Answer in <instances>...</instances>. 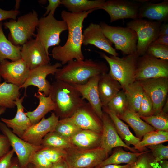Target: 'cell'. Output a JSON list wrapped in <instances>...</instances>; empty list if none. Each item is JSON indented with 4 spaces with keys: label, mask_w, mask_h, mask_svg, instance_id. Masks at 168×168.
I'll list each match as a JSON object with an SVG mask.
<instances>
[{
    "label": "cell",
    "mask_w": 168,
    "mask_h": 168,
    "mask_svg": "<svg viewBox=\"0 0 168 168\" xmlns=\"http://www.w3.org/2000/svg\"><path fill=\"white\" fill-rule=\"evenodd\" d=\"M39 151L52 164L65 159L66 154L65 150L51 147H43Z\"/></svg>",
    "instance_id": "39"
},
{
    "label": "cell",
    "mask_w": 168,
    "mask_h": 168,
    "mask_svg": "<svg viewBox=\"0 0 168 168\" xmlns=\"http://www.w3.org/2000/svg\"><path fill=\"white\" fill-rule=\"evenodd\" d=\"M41 146L67 150L74 147L69 139L65 138L54 131L48 133L43 138Z\"/></svg>",
    "instance_id": "35"
},
{
    "label": "cell",
    "mask_w": 168,
    "mask_h": 168,
    "mask_svg": "<svg viewBox=\"0 0 168 168\" xmlns=\"http://www.w3.org/2000/svg\"><path fill=\"white\" fill-rule=\"evenodd\" d=\"M131 164L121 165L117 164H110L103 166L100 168H129Z\"/></svg>",
    "instance_id": "52"
},
{
    "label": "cell",
    "mask_w": 168,
    "mask_h": 168,
    "mask_svg": "<svg viewBox=\"0 0 168 168\" xmlns=\"http://www.w3.org/2000/svg\"><path fill=\"white\" fill-rule=\"evenodd\" d=\"M30 69L21 58L14 61L4 60L0 62V75L5 81L19 87L29 76Z\"/></svg>",
    "instance_id": "16"
},
{
    "label": "cell",
    "mask_w": 168,
    "mask_h": 168,
    "mask_svg": "<svg viewBox=\"0 0 168 168\" xmlns=\"http://www.w3.org/2000/svg\"><path fill=\"white\" fill-rule=\"evenodd\" d=\"M152 43L168 46V35L159 36Z\"/></svg>",
    "instance_id": "49"
},
{
    "label": "cell",
    "mask_w": 168,
    "mask_h": 168,
    "mask_svg": "<svg viewBox=\"0 0 168 168\" xmlns=\"http://www.w3.org/2000/svg\"><path fill=\"white\" fill-rule=\"evenodd\" d=\"M118 117L128 124L134 131L136 137L141 139L147 133L156 130L142 119L137 113L128 109Z\"/></svg>",
    "instance_id": "26"
},
{
    "label": "cell",
    "mask_w": 168,
    "mask_h": 168,
    "mask_svg": "<svg viewBox=\"0 0 168 168\" xmlns=\"http://www.w3.org/2000/svg\"><path fill=\"white\" fill-rule=\"evenodd\" d=\"M152 152L155 162L158 164L160 161L168 159V146L162 143L147 147Z\"/></svg>",
    "instance_id": "42"
},
{
    "label": "cell",
    "mask_w": 168,
    "mask_h": 168,
    "mask_svg": "<svg viewBox=\"0 0 168 168\" xmlns=\"http://www.w3.org/2000/svg\"><path fill=\"white\" fill-rule=\"evenodd\" d=\"M139 81L152 103V115L159 113L167 98L168 78H152Z\"/></svg>",
    "instance_id": "11"
},
{
    "label": "cell",
    "mask_w": 168,
    "mask_h": 168,
    "mask_svg": "<svg viewBox=\"0 0 168 168\" xmlns=\"http://www.w3.org/2000/svg\"><path fill=\"white\" fill-rule=\"evenodd\" d=\"M10 144L7 138L0 134V159L9 151Z\"/></svg>",
    "instance_id": "45"
},
{
    "label": "cell",
    "mask_w": 168,
    "mask_h": 168,
    "mask_svg": "<svg viewBox=\"0 0 168 168\" xmlns=\"http://www.w3.org/2000/svg\"><path fill=\"white\" fill-rule=\"evenodd\" d=\"M62 65L61 63H56L53 65H42L30 70L28 78L20 87V89H25L24 95L26 96L27 88L30 86H33L38 88V92H41L46 96H49L51 84L46 79V77L50 74L55 75L59 68L61 67Z\"/></svg>",
    "instance_id": "13"
},
{
    "label": "cell",
    "mask_w": 168,
    "mask_h": 168,
    "mask_svg": "<svg viewBox=\"0 0 168 168\" xmlns=\"http://www.w3.org/2000/svg\"><path fill=\"white\" fill-rule=\"evenodd\" d=\"M21 46L16 45L6 37L0 22V62L4 60L14 61L21 58Z\"/></svg>",
    "instance_id": "29"
},
{
    "label": "cell",
    "mask_w": 168,
    "mask_h": 168,
    "mask_svg": "<svg viewBox=\"0 0 168 168\" xmlns=\"http://www.w3.org/2000/svg\"><path fill=\"white\" fill-rule=\"evenodd\" d=\"M6 110V108L2 107H0V116L2 114H3Z\"/></svg>",
    "instance_id": "56"
},
{
    "label": "cell",
    "mask_w": 168,
    "mask_h": 168,
    "mask_svg": "<svg viewBox=\"0 0 168 168\" xmlns=\"http://www.w3.org/2000/svg\"><path fill=\"white\" fill-rule=\"evenodd\" d=\"M146 54L157 58L168 60V46L152 43Z\"/></svg>",
    "instance_id": "41"
},
{
    "label": "cell",
    "mask_w": 168,
    "mask_h": 168,
    "mask_svg": "<svg viewBox=\"0 0 168 168\" xmlns=\"http://www.w3.org/2000/svg\"><path fill=\"white\" fill-rule=\"evenodd\" d=\"M168 141V132L154 130L150 132L135 146L136 150L142 152L146 147L162 143Z\"/></svg>",
    "instance_id": "34"
},
{
    "label": "cell",
    "mask_w": 168,
    "mask_h": 168,
    "mask_svg": "<svg viewBox=\"0 0 168 168\" xmlns=\"http://www.w3.org/2000/svg\"><path fill=\"white\" fill-rule=\"evenodd\" d=\"M54 15L49 13L47 16L39 19L36 28V37L42 43L49 54V48L59 45L61 34L68 29L66 22L63 20L56 19Z\"/></svg>",
    "instance_id": "6"
},
{
    "label": "cell",
    "mask_w": 168,
    "mask_h": 168,
    "mask_svg": "<svg viewBox=\"0 0 168 168\" xmlns=\"http://www.w3.org/2000/svg\"><path fill=\"white\" fill-rule=\"evenodd\" d=\"M49 168H69L65 159L57 163L53 164Z\"/></svg>",
    "instance_id": "50"
},
{
    "label": "cell",
    "mask_w": 168,
    "mask_h": 168,
    "mask_svg": "<svg viewBox=\"0 0 168 168\" xmlns=\"http://www.w3.org/2000/svg\"><path fill=\"white\" fill-rule=\"evenodd\" d=\"M34 96L39 100L38 105L34 110L25 112L32 124L39 122L47 114L54 111L56 108L49 95L46 96L42 92H38L35 93Z\"/></svg>",
    "instance_id": "27"
},
{
    "label": "cell",
    "mask_w": 168,
    "mask_h": 168,
    "mask_svg": "<svg viewBox=\"0 0 168 168\" xmlns=\"http://www.w3.org/2000/svg\"><path fill=\"white\" fill-rule=\"evenodd\" d=\"M162 23L143 19L132 20L127 27L133 30L137 36L136 53L140 56L146 54L149 45L158 37Z\"/></svg>",
    "instance_id": "9"
},
{
    "label": "cell",
    "mask_w": 168,
    "mask_h": 168,
    "mask_svg": "<svg viewBox=\"0 0 168 168\" xmlns=\"http://www.w3.org/2000/svg\"><path fill=\"white\" fill-rule=\"evenodd\" d=\"M0 130L8 138L23 168L29 164L30 159L33 154L43 147L42 146L34 145L24 141L15 134L2 122H0Z\"/></svg>",
    "instance_id": "12"
},
{
    "label": "cell",
    "mask_w": 168,
    "mask_h": 168,
    "mask_svg": "<svg viewBox=\"0 0 168 168\" xmlns=\"http://www.w3.org/2000/svg\"><path fill=\"white\" fill-rule=\"evenodd\" d=\"M25 96L18 98L14 102L17 107V112L15 117L11 119L2 118L1 121L8 128L12 129V132L21 138L27 130L32 125L30 119L24 112L22 105Z\"/></svg>",
    "instance_id": "22"
},
{
    "label": "cell",
    "mask_w": 168,
    "mask_h": 168,
    "mask_svg": "<svg viewBox=\"0 0 168 168\" xmlns=\"http://www.w3.org/2000/svg\"><path fill=\"white\" fill-rule=\"evenodd\" d=\"M122 89L119 83L109 73L104 72L101 74L98 90L102 107H107L109 101Z\"/></svg>",
    "instance_id": "24"
},
{
    "label": "cell",
    "mask_w": 168,
    "mask_h": 168,
    "mask_svg": "<svg viewBox=\"0 0 168 168\" xmlns=\"http://www.w3.org/2000/svg\"><path fill=\"white\" fill-rule=\"evenodd\" d=\"M105 0H62L61 4L65 7L69 12L77 13L90 10L100 9Z\"/></svg>",
    "instance_id": "32"
},
{
    "label": "cell",
    "mask_w": 168,
    "mask_h": 168,
    "mask_svg": "<svg viewBox=\"0 0 168 168\" xmlns=\"http://www.w3.org/2000/svg\"><path fill=\"white\" fill-rule=\"evenodd\" d=\"M145 122L156 130L168 132V115L162 111L156 115L141 117Z\"/></svg>",
    "instance_id": "38"
},
{
    "label": "cell",
    "mask_w": 168,
    "mask_h": 168,
    "mask_svg": "<svg viewBox=\"0 0 168 168\" xmlns=\"http://www.w3.org/2000/svg\"><path fill=\"white\" fill-rule=\"evenodd\" d=\"M159 77L168 78V60L157 58L147 54L139 56L135 81Z\"/></svg>",
    "instance_id": "10"
},
{
    "label": "cell",
    "mask_w": 168,
    "mask_h": 168,
    "mask_svg": "<svg viewBox=\"0 0 168 168\" xmlns=\"http://www.w3.org/2000/svg\"><path fill=\"white\" fill-rule=\"evenodd\" d=\"M49 4L46 8V11L43 16H45L49 13L54 15L56 9L61 4L60 0H48Z\"/></svg>",
    "instance_id": "48"
},
{
    "label": "cell",
    "mask_w": 168,
    "mask_h": 168,
    "mask_svg": "<svg viewBox=\"0 0 168 168\" xmlns=\"http://www.w3.org/2000/svg\"><path fill=\"white\" fill-rule=\"evenodd\" d=\"M101 121L102 131L100 147L108 153L114 148L123 147L132 152H137L134 148L127 145L118 134L114 124L108 115L103 111Z\"/></svg>",
    "instance_id": "19"
},
{
    "label": "cell",
    "mask_w": 168,
    "mask_h": 168,
    "mask_svg": "<svg viewBox=\"0 0 168 168\" xmlns=\"http://www.w3.org/2000/svg\"><path fill=\"white\" fill-rule=\"evenodd\" d=\"M79 128L102 133V124L88 102L85 101L70 117Z\"/></svg>",
    "instance_id": "17"
},
{
    "label": "cell",
    "mask_w": 168,
    "mask_h": 168,
    "mask_svg": "<svg viewBox=\"0 0 168 168\" xmlns=\"http://www.w3.org/2000/svg\"><path fill=\"white\" fill-rule=\"evenodd\" d=\"M58 120L59 117L54 112L47 118L44 117L38 123L33 124L21 138L32 144L41 146L44 138L54 131Z\"/></svg>",
    "instance_id": "18"
},
{
    "label": "cell",
    "mask_w": 168,
    "mask_h": 168,
    "mask_svg": "<svg viewBox=\"0 0 168 168\" xmlns=\"http://www.w3.org/2000/svg\"><path fill=\"white\" fill-rule=\"evenodd\" d=\"M39 19L35 10L20 16L16 21L11 19L5 22L3 25L6 29L10 31L9 38L15 45H22L36 36L35 32L38 25Z\"/></svg>",
    "instance_id": "5"
},
{
    "label": "cell",
    "mask_w": 168,
    "mask_h": 168,
    "mask_svg": "<svg viewBox=\"0 0 168 168\" xmlns=\"http://www.w3.org/2000/svg\"><path fill=\"white\" fill-rule=\"evenodd\" d=\"M147 18L162 22L168 19V0L159 3L143 2L139 8L138 19Z\"/></svg>",
    "instance_id": "23"
},
{
    "label": "cell",
    "mask_w": 168,
    "mask_h": 168,
    "mask_svg": "<svg viewBox=\"0 0 168 168\" xmlns=\"http://www.w3.org/2000/svg\"><path fill=\"white\" fill-rule=\"evenodd\" d=\"M83 44L93 45L113 56H118L112 43L105 35L99 24L91 23L83 33Z\"/></svg>",
    "instance_id": "20"
},
{
    "label": "cell",
    "mask_w": 168,
    "mask_h": 168,
    "mask_svg": "<svg viewBox=\"0 0 168 168\" xmlns=\"http://www.w3.org/2000/svg\"><path fill=\"white\" fill-rule=\"evenodd\" d=\"M29 163L32 164L35 168H49L53 165L39 151L33 154L30 159Z\"/></svg>",
    "instance_id": "43"
},
{
    "label": "cell",
    "mask_w": 168,
    "mask_h": 168,
    "mask_svg": "<svg viewBox=\"0 0 168 168\" xmlns=\"http://www.w3.org/2000/svg\"><path fill=\"white\" fill-rule=\"evenodd\" d=\"M108 68L103 62L91 59L73 60L68 62L55 74L56 80L72 85L83 84L91 78L107 72Z\"/></svg>",
    "instance_id": "2"
},
{
    "label": "cell",
    "mask_w": 168,
    "mask_h": 168,
    "mask_svg": "<svg viewBox=\"0 0 168 168\" xmlns=\"http://www.w3.org/2000/svg\"><path fill=\"white\" fill-rule=\"evenodd\" d=\"M24 168H35L32 164H31V165H29V164L26 167Z\"/></svg>",
    "instance_id": "57"
},
{
    "label": "cell",
    "mask_w": 168,
    "mask_h": 168,
    "mask_svg": "<svg viewBox=\"0 0 168 168\" xmlns=\"http://www.w3.org/2000/svg\"><path fill=\"white\" fill-rule=\"evenodd\" d=\"M21 55L30 70L50 64L49 54L36 37L30 39L22 45Z\"/></svg>",
    "instance_id": "15"
},
{
    "label": "cell",
    "mask_w": 168,
    "mask_h": 168,
    "mask_svg": "<svg viewBox=\"0 0 168 168\" xmlns=\"http://www.w3.org/2000/svg\"><path fill=\"white\" fill-rule=\"evenodd\" d=\"M18 86L6 82L0 83V107L13 108L15 101L21 95Z\"/></svg>",
    "instance_id": "30"
},
{
    "label": "cell",
    "mask_w": 168,
    "mask_h": 168,
    "mask_svg": "<svg viewBox=\"0 0 168 168\" xmlns=\"http://www.w3.org/2000/svg\"><path fill=\"white\" fill-rule=\"evenodd\" d=\"M150 151L139 156L137 160L130 165L129 168H157V164L156 163Z\"/></svg>",
    "instance_id": "40"
},
{
    "label": "cell",
    "mask_w": 168,
    "mask_h": 168,
    "mask_svg": "<svg viewBox=\"0 0 168 168\" xmlns=\"http://www.w3.org/2000/svg\"><path fill=\"white\" fill-rule=\"evenodd\" d=\"M66 151L65 160L69 168H95L107 158L108 154L100 147L91 149L73 147Z\"/></svg>",
    "instance_id": "8"
},
{
    "label": "cell",
    "mask_w": 168,
    "mask_h": 168,
    "mask_svg": "<svg viewBox=\"0 0 168 168\" xmlns=\"http://www.w3.org/2000/svg\"><path fill=\"white\" fill-rule=\"evenodd\" d=\"M99 25L106 37L114 44L115 49L125 55L136 52L137 36L133 30L127 27L111 26L104 22Z\"/></svg>",
    "instance_id": "7"
},
{
    "label": "cell",
    "mask_w": 168,
    "mask_h": 168,
    "mask_svg": "<svg viewBox=\"0 0 168 168\" xmlns=\"http://www.w3.org/2000/svg\"><path fill=\"white\" fill-rule=\"evenodd\" d=\"M124 91L128 100V109L137 113L144 94L140 82L139 81H135Z\"/></svg>",
    "instance_id": "33"
},
{
    "label": "cell",
    "mask_w": 168,
    "mask_h": 168,
    "mask_svg": "<svg viewBox=\"0 0 168 168\" xmlns=\"http://www.w3.org/2000/svg\"><path fill=\"white\" fill-rule=\"evenodd\" d=\"M81 130L69 117L59 120L54 131L62 136L70 139Z\"/></svg>",
    "instance_id": "37"
},
{
    "label": "cell",
    "mask_w": 168,
    "mask_h": 168,
    "mask_svg": "<svg viewBox=\"0 0 168 168\" xmlns=\"http://www.w3.org/2000/svg\"><path fill=\"white\" fill-rule=\"evenodd\" d=\"M148 151L128 152L119 148L116 150L110 157L107 158L98 166L95 168H100L110 164L119 165L124 163L131 164L137 160L139 156Z\"/></svg>",
    "instance_id": "31"
},
{
    "label": "cell",
    "mask_w": 168,
    "mask_h": 168,
    "mask_svg": "<svg viewBox=\"0 0 168 168\" xmlns=\"http://www.w3.org/2000/svg\"><path fill=\"white\" fill-rule=\"evenodd\" d=\"M9 168H21L16 164H12Z\"/></svg>",
    "instance_id": "55"
},
{
    "label": "cell",
    "mask_w": 168,
    "mask_h": 168,
    "mask_svg": "<svg viewBox=\"0 0 168 168\" xmlns=\"http://www.w3.org/2000/svg\"><path fill=\"white\" fill-rule=\"evenodd\" d=\"M19 13L17 10H6L0 8V22L8 19L16 20Z\"/></svg>",
    "instance_id": "46"
},
{
    "label": "cell",
    "mask_w": 168,
    "mask_h": 168,
    "mask_svg": "<svg viewBox=\"0 0 168 168\" xmlns=\"http://www.w3.org/2000/svg\"><path fill=\"white\" fill-rule=\"evenodd\" d=\"M153 107L151 100L144 92L138 114L140 117L152 115Z\"/></svg>",
    "instance_id": "44"
},
{
    "label": "cell",
    "mask_w": 168,
    "mask_h": 168,
    "mask_svg": "<svg viewBox=\"0 0 168 168\" xmlns=\"http://www.w3.org/2000/svg\"><path fill=\"white\" fill-rule=\"evenodd\" d=\"M95 10L92 9L77 13L64 10L61 12V18L67 25L68 37L63 46L58 45L53 48L52 55L54 59L60 61L62 65L66 64L75 59H84L82 50L83 40V23L88 15Z\"/></svg>",
    "instance_id": "1"
},
{
    "label": "cell",
    "mask_w": 168,
    "mask_h": 168,
    "mask_svg": "<svg viewBox=\"0 0 168 168\" xmlns=\"http://www.w3.org/2000/svg\"><path fill=\"white\" fill-rule=\"evenodd\" d=\"M159 162H160L159 168H168V161L167 160H162Z\"/></svg>",
    "instance_id": "53"
},
{
    "label": "cell",
    "mask_w": 168,
    "mask_h": 168,
    "mask_svg": "<svg viewBox=\"0 0 168 168\" xmlns=\"http://www.w3.org/2000/svg\"><path fill=\"white\" fill-rule=\"evenodd\" d=\"M100 75L91 78L84 84L72 85L80 94L82 99L87 100L96 114L101 120L102 107L98 90V84Z\"/></svg>",
    "instance_id": "21"
},
{
    "label": "cell",
    "mask_w": 168,
    "mask_h": 168,
    "mask_svg": "<svg viewBox=\"0 0 168 168\" xmlns=\"http://www.w3.org/2000/svg\"><path fill=\"white\" fill-rule=\"evenodd\" d=\"M102 109L103 111L109 116L120 137L127 145L130 147L131 145H133L134 147L141 140V139L133 134L128 125L124 123L114 112L107 107H102Z\"/></svg>",
    "instance_id": "28"
},
{
    "label": "cell",
    "mask_w": 168,
    "mask_h": 168,
    "mask_svg": "<svg viewBox=\"0 0 168 168\" xmlns=\"http://www.w3.org/2000/svg\"><path fill=\"white\" fill-rule=\"evenodd\" d=\"M127 0L106 1L100 9L105 11L109 15L110 22L126 19H138L139 8L142 4Z\"/></svg>",
    "instance_id": "14"
},
{
    "label": "cell",
    "mask_w": 168,
    "mask_h": 168,
    "mask_svg": "<svg viewBox=\"0 0 168 168\" xmlns=\"http://www.w3.org/2000/svg\"><path fill=\"white\" fill-rule=\"evenodd\" d=\"M164 35H168V24L167 23H162L160 26L159 36Z\"/></svg>",
    "instance_id": "51"
},
{
    "label": "cell",
    "mask_w": 168,
    "mask_h": 168,
    "mask_svg": "<svg viewBox=\"0 0 168 168\" xmlns=\"http://www.w3.org/2000/svg\"><path fill=\"white\" fill-rule=\"evenodd\" d=\"M101 134L94 131L81 129L69 139L74 147L91 149L100 146Z\"/></svg>",
    "instance_id": "25"
},
{
    "label": "cell",
    "mask_w": 168,
    "mask_h": 168,
    "mask_svg": "<svg viewBox=\"0 0 168 168\" xmlns=\"http://www.w3.org/2000/svg\"><path fill=\"white\" fill-rule=\"evenodd\" d=\"M107 107L117 116L123 114L128 107L124 91L122 89L120 90L109 101Z\"/></svg>",
    "instance_id": "36"
},
{
    "label": "cell",
    "mask_w": 168,
    "mask_h": 168,
    "mask_svg": "<svg viewBox=\"0 0 168 168\" xmlns=\"http://www.w3.org/2000/svg\"><path fill=\"white\" fill-rule=\"evenodd\" d=\"M1 80H2V79H1V75H0V83H1Z\"/></svg>",
    "instance_id": "58"
},
{
    "label": "cell",
    "mask_w": 168,
    "mask_h": 168,
    "mask_svg": "<svg viewBox=\"0 0 168 168\" xmlns=\"http://www.w3.org/2000/svg\"><path fill=\"white\" fill-rule=\"evenodd\" d=\"M163 112L167 113L168 111V98L167 100L163 107L162 110Z\"/></svg>",
    "instance_id": "54"
},
{
    "label": "cell",
    "mask_w": 168,
    "mask_h": 168,
    "mask_svg": "<svg viewBox=\"0 0 168 168\" xmlns=\"http://www.w3.org/2000/svg\"><path fill=\"white\" fill-rule=\"evenodd\" d=\"M49 95L56 105L54 112L62 119L70 117L85 102L72 85L59 80L51 84Z\"/></svg>",
    "instance_id": "3"
},
{
    "label": "cell",
    "mask_w": 168,
    "mask_h": 168,
    "mask_svg": "<svg viewBox=\"0 0 168 168\" xmlns=\"http://www.w3.org/2000/svg\"><path fill=\"white\" fill-rule=\"evenodd\" d=\"M100 56L108 63L109 74L120 84L124 90L135 82V74L139 55L136 52L122 58L107 56L103 52L99 53Z\"/></svg>",
    "instance_id": "4"
},
{
    "label": "cell",
    "mask_w": 168,
    "mask_h": 168,
    "mask_svg": "<svg viewBox=\"0 0 168 168\" xmlns=\"http://www.w3.org/2000/svg\"><path fill=\"white\" fill-rule=\"evenodd\" d=\"M14 153L12 149L0 159V168H9L12 164V159Z\"/></svg>",
    "instance_id": "47"
}]
</instances>
